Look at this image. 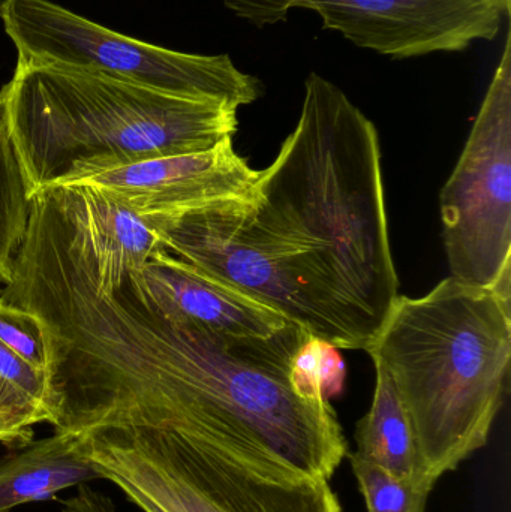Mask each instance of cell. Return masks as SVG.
Listing matches in <instances>:
<instances>
[{
	"label": "cell",
	"mask_w": 511,
	"mask_h": 512,
	"mask_svg": "<svg viewBox=\"0 0 511 512\" xmlns=\"http://www.w3.org/2000/svg\"><path fill=\"white\" fill-rule=\"evenodd\" d=\"M0 298L44 319L53 346L56 430L150 427L207 436L329 481L347 457L338 415L296 357V324L233 339L176 324L126 286L101 289L63 221L33 231Z\"/></svg>",
	"instance_id": "1"
},
{
	"label": "cell",
	"mask_w": 511,
	"mask_h": 512,
	"mask_svg": "<svg viewBox=\"0 0 511 512\" xmlns=\"http://www.w3.org/2000/svg\"><path fill=\"white\" fill-rule=\"evenodd\" d=\"M144 219L170 254L335 349L366 352L399 297L377 128L318 74L248 200Z\"/></svg>",
	"instance_id": "2"
},
{
	"label": "cell",
	"mask_w": 511,
	"mask_h": 512,
	"mask_svg": "<svg viewBox=\"0 0 511 512\" xmlns=\"http://www.w3.org/2000/svg\"><path fill=\"white\" fill-rule=\"evenodd\" d=\"M366 354L392 379L437 484L488 444L506 402L511 298L452 276L423 297L399 295Z\"/></svg>",
	"instance_id": "3"
},
{
	"label": "cell",
	"mask_w": 511,
	"mask_h": 512,
	"mask_svg": "<svg viewBox=\"0 0 511 512\" xmlns=\"http://www.w3.org/2000/svg\"><path fill=\"white\" fill-rule=\"evenodd\" d=\"M9 132L30 194L156 156L213 149L237 110L56 65L17 63L3 87Z\"/></svg>",
	"instance_id": "4"
},
{
	"label": "cell",
	"mask_w": 511,
	"mask_h": 512,
	"mask_svg": "<svg viewBox=\"0 0 511 512\" xmlns=\"http://www.w3.org/2000/svg\"><path fill=\"white\" fill-rule=\"evenodd\" d=\"M86 435L102 480L144 512H342L329 481L216 439L126 426Z\"/></svg>",
	"instance_id": "5"
},
{
	"label": "cell",
	"mask_w": 511,
	"mask_h": 512,
	"mask_svg": "<svg viewBox=\"0 0 511 512\" xmlns=\"http://www.w3.org/2000/svg\"><path fill=\"white\" fill-rule=\"evenodd\" d=\"M0 20L18 63L56 65L239 110L261 96V81L228 54L200 56L147 44L93 23L50 0H2Z\"/></svg>",
	"instance_id": "6"
},
{
	"label": "cell",
	"mask_w": 511,
	"mask_h": 512,
	"mask_svg": "<svg viewBox=\"0 0 511 512\" xmlns=\"http://www.w3.org/2000/svg\"><path fill=\"white\" fill-rule=\"evenodd\" d=\"M452 277L511 298V36L440 194Z\"/></svg>",
	"instance_id": "7"
},
{
	"label": "cell",
	"mask_w": 511,
	"mask_h": 512,
	"mask_svg": "<svg viewBox=\"0 0 511 512\" xmlns=\"http://www.w3.org/2000/svg\"><path fill=\"white\" fill-rule=\"evenodd\" d=\"M255 26L276 24L291 9L317 12L326 29L338 30L360 48L393 59L437 51L467 50L491 41L511 0H222Z\"/></svg>",
	"instance_id": "8"
},
{
	"label": "cell",
	"mask_w": 511,
	"mask_h": 512,
	"mask_svg": "<svg viewBox=\"0 0 511 512\" xmlns=\"http://www.w3.org/2000/svg\"><path fill=\"white\" fill-rule=\"evenodd\" d=\"M257 177L258 171L236 152L231 137L213 149L141 159L68 186L99 189L143 218H176L248 200Z\"/></svg>",
	"instance_id": "9"
},
{
	"label": "cell",
	"mask_w": 511,
	"mask_h": 512,
	"mask_svg": "<svg viewBox=\"0 0 511 512\" xmlns=\"http://www.w3.org/2000/svg\"><path fill=\"white\" fill-rule=\"evenodd\" d=\"M125 283L141 304L162 318L219 336L266 340L293 324L251 295L167 249L126 274Z\"/></svg>",
	"instance_id": "10"
},
{
	"label": "cell",
	"mask_w": 511,
	"mask_h": 512,
	"mask_svg": "<svg viewBox=\"0 0 511 512\" xmlns=\"http://www.w3.org/2000/svg\"><path fill=\"white\" fill-rule=\"evenodd\" d=\"M0 459V512L53 498L56 493L102 480L87 456L86 432L54 430Z\"/></svg>",
	"instance_id": "11"
},
{
	"label": "cell",
	"mask_w": 511,
	"mask_h": 512,
	"mask_svg": "<svg viewBox=\"0 0 511 512\" xmlns=\"http://www.w3.org/2000/svg\"><path fill=\"white\" fill-rule=\"evenodd\" d=\"M356 456L404 480L434 486L426 478L416 439L392 379L375 366V388L368 414L357 423Z\"/></svg>",
	"instance_id": "12"
},
{
	"label": "cell",
	"mask_w": 511,
	"mask_h": 512,
	"mask_svg": "<svg viewBox=\"0 0 511 512\" xmlns=\"http://www.w3.org/2000/svg\"><path fill=\"white\" fill-rule=\"evenodd\" d=\"M56 426L51 375L36 369L0 342V444L21 448L32 442L33 426Z\"/></svg>",
	"instance_id": "13"
},
{
	"label": "cell",
	"mask_w": 511,
	"mask_h": 512,
	"mask_svg": "<svg viewBox=\"0 0 511 512\" xmlns=\"http://www.w3.org/2000/svg\"><path fill=\"white\" fill-rule=\"evenodd\" d=\"M32 194L18 161L0 90V283L11 280L15 258L29 225Z\"/></svg>",
	"instance_id": "14"
},
{
	"label": "cell",
	"mask_w": 511,
	"mask_h": 512,
	"mask_svg": "<svg viewBox=\"0 0 511 512\" xmlns=\"http://www.w3.org/2000/svg\"><path fill=\"white\" fill-rule=\"evenodd\" d=\"M351 466L368 512H425L434 486L398 478L356 454Z\"/></svg>",
	"instance_id": "15"
},
{
	"label": "cell",
	"mask_w": 511,
	"mask_h": 512,
	"mask_svg": "<svg viewBox=\"0 0 511 512\" xmlns=\"http://www.w3.org/2000/svg\"><path fill=\"white\" fill-rule=\"evenodd\" d=\"M0 342L36 369L50 373L53 346L47 325L32 310L0 300Z\"/></svg>",
	"instance_id": "16"
},
{
	"label": "cell",
	"mask_w": 511,
	"mask_h": 512,
	"mask_svg": "<svg viewBox=\"0 0 511 512\" xmlns=\"http://www.w3.org/2000/svg\"><path fill=\"white\" fill-rule=\"evenodd\" d=\"M62 512H117L113 502L104 493L87 487L78 486L77 493L63 501Z\"/></svg>",
	"instance_id": "17"
}]
</instances>
